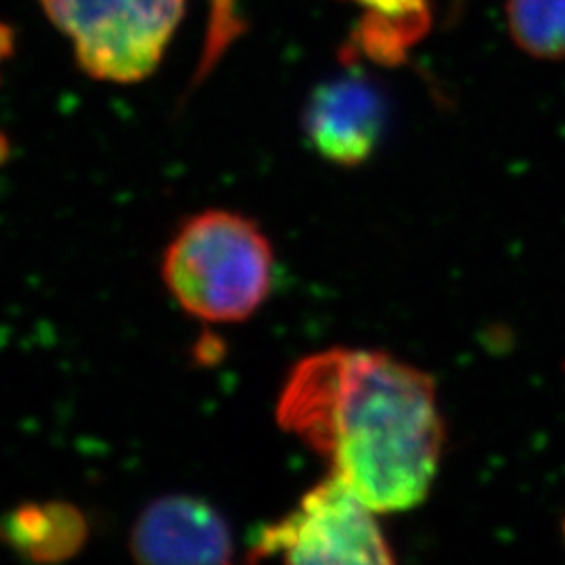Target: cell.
Returning <instances> with one entry per match:
<instances>
[{
    "mask_svg": "<svg viewBox=\"0 0 565 565\" xmlns=\"http://www.w3.org/2000/svg\"><path fill=\"white\" fill-rule=\"evenodd\" d=\"M128 546L139 564H226L235 548L223 513L186 494L145 507Z\"/></svg>",
    "mask_w": 565,
    "mask_h": 565,
    "instance_id": "obj_6",
    "label": "cell"
},
{
    "mask_svg": "<svg viewBox=\"0 0 565 565\" xmlns=\"http://www.w3.org/2000/svg\"><path fill=\"white\" fill-rule=\"evenodd\" d=\"M375 511L338 480L327 476L279 522L256 532L249 562L285 564H392L396 555L385 541Z\"/></svg>",
    "mask_w": 565,
    "mask_h": 565,
    "instance_id": "obj_4",
    "label": "cell"
},
{
    "mask_svg": "<svg viewBox=\"0 0 565 565\" xmlns=\"http://www.w3.org/2000/svg\"><path fill=\"white\" fill-rule=\"evenodd\" d=\"M9 156V142L0 135V162H4Z\"/></svg>",
    "mask_w": 565,
    "mask_h": 565,
    "instance_id": "obj_10",
    "label": "cell"
},
{
    "mask_svg": "<svg viewBox=\"0 0 565 565\" xmlns=\"http://www.w3.org/2000/svg\"><path fill=\"white\" fill-rule=\"evenodd\" d=\"M361 13L354 32V55L382 65H401L408 51L425 39L429 0H342Z\"/></svg>",
    "mask_w": 565,
    "mask_h": 565,
    "instance_id": "obj_8",
    "label": "cell"
},
{
    "mask_svg": "<svg viewBox=\"0 0 565 565\" xmlns=\"http://www.w3.org/2000/svg\"><path fill=\"white\" fill-rule=\"evenodd\" d=\"M385 120L384 93L356 74L324 82L312 93L303 111V130L323 160L354 168L373 156Z\"/></svg>",
    "mask_w": 565,
    "mask_h": 565,
    "instance_id": "obj_5",
    "label": "cell"
},
{
    "mask_svg": "<svg viewBox=\"0 0 565 565\" xmlns=\"http://www.w3.org/2000/svg\"><path fill=\"white\" fill-rule=\"evenodd\" d=\"M90 525L67 501L21 505L0 515V543L34 564H60L81 553Z\"/></svg>",
    "mask_w": 565,
    "mask_h": 565,
    "instance_id": "obj_7",
    "label": "cell"
},
{
    "mask_svg": "<svg viewBox=\"0 0 565 565\" xmlns=\"http://www.w3.org/2000/svg\"><path fill=\"white\" fill-rule=\"evenodd\" d=\"M277 422L375 513L422 505L445 452L434 380L377 350L302 359L282 385Z\"/></svg>",
    "mask_w": 565,
    "mask_h": 565,
    "instance_id": "obj_1",
    "label": "cell"
},
{
    "mask_svg": "<svg viewBox=\"0 0 565 565\" xmlns=\"http://www.w3.org/2000/svg\"><path fill=\"white\" fill-rule=\"evenodd\" d=\"M515 44L536 60H565V0H507Z\"/></svg>",
    "mask_w": 565,
    "mask_h": 565,
    "instance_id": "obj_9",
    "label": "cell"
},
{
    "mask_svg": "<svg viewBox=\"0 0 565 565\" xmlns=\"http://www.w3.org/2000/svg\"><path fill=\"white\" fill-rule=\"evenodd\" d=\"M162 279L186 315L205 323H242L270 296L273 245L247 216L207 210L182 224L166 247Z\"/></svg>",
    "mask_w": 565,
    "mask_h": 565,
    "instance_id": "obj_2",
    "label": "cell"
},
{
    "mask_svg": "<svg viewBox=\"0 0 565 565\" xmlns=\"http://www.w3.org/2000/svg\"><path fill=\"white\" fill-rule=\"evenodd\" d=\"M39 2L72 42L82 70L95 81L114 84L149 78L184 15V0Z\"/></svg>",
    "mask_w": 565,
    "mask_h": 565,
    "instance_id": "obj_3",
    "label": "cell"
}]
</instances>
